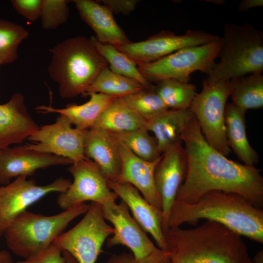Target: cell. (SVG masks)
<instances>
[{
    "label": "cell",
    "instance_id": "1",
    "mask_svg": "<svg viewBox=\"0 0 263 263\" xmlns=\"http://www.w3.org/2000/svg\"><path fill=\"white\" fill-rule=\"evenodd\" d=\"M181 139L187 170L175 201L194 203L208 192L222 191L239 194L261 209L263 177L259 169L230 160L211 147L195 116L184 130Z\"/></svg>",
    "mask_w": 263,
    "mask_h": 263
},
{
    "label": "cell",
    "instance_id": "2",
    "mask_svg": "<svg viewBox=\"0 0 263 263\" xmlns=\"http://www.w3.org/2000/svg\"><path fill=\"white\" fill-rule=\"evenodd\" d=\"M163 234L168 263H255L242 236L215 222Z\"/></svg>",
    "mask_w": 263,
    "mask_h": 263
},
{
    "label": "cell",
    "instance_id": "3",
    "mask_svg": "<svg viewBox=\"0 0 263 263\" xmlns=\"http://www.w3.org/2000/svg\"><path fill=\"white\" fill-rule=\"evenodd\" d=\"M201 219L223 225L242 236L263 243V211L242 196L212 191L192 203L175 201L168 218V228L183 224L196 225Z\"/></svg>",
    "mask_w": 263,
    "mask_h": 263
},
{
    "label": "cell",
    "instance_id": "4",
    "mask_svg": "<svg viewBox=\"0 0 263 263\" xmlns=\"http://www.w3.org/2000/svg\"><path fill=\"white\" fill-rule=\"evenodd\" d=\"M48 72L58 85L60 96L71 98L83 95L101 70L108 64L85 36L68 38L51 50Z\"/></svg>",
    "mask_w": 263,
    "mask_h": 263
},
{
    "label": "cell",
    "instance_id": "5",
    "mask_svg": "<svg viewBox=\"0 0 263 263\" xmlns=\"http://www.w3.org/2000/svg\"><path fill=\"white\" fill-rule=\"evenodd\" d=\"M219 54L206 81H228L263 71V33L249 23H227Z\"/></svg>",
    "mask_w": 263,
    "mask_h": 263
},
{
    "label": "cell",
    "instance_id": "6",
    "mask_svg": "<svg viewBox=\"0 0 263 263\" xmlns=\"http://www.w3.org/2000/svg\"><path fill=\"white\" fill-rule=\"evenodd\" d=\"M89 204L82 203L61 212L45 216L27 210L19 215L5 230L8 249L26 259L49 247L68 225L88 210Z\"/></svg>",
    "mask_w": 263,
    "mask_h": 263
},
{
    "label": "cell",
    "instance_id": "7",
    "mask_svg": "<svg viewBox=\"0 0 263 263\" xmlns=\"http://www.w3.org/2000/svg\"><path fill=\"white\" fill-rule=\"evenodd\" d=\"M221 38L197 46L179 49L153 62L137 66L142 75L150 83L166 79L189 82L190 75L196 71L207 74L218 57Z\"/></svg>",
    "mask_w": 263,
    "mask_h": 263
},
{
    "label": "cell",
    "instance_id": "8",
    "mask_svg": "<svg viewBox=\"0 0 263 263\" xmlns=\"http://www.w3.org/2000/svg\"><path fill=\"white\" fill-rule=\"evenodd\" d=\"M231 93L230 81L207 82L197 94L189 109L207 142L225 156L231 152L226 136L225 109Z\"/></svg>",
    "mask_w": 263,
    "mask_h": 263
},
{
    "label": "cell",
    "instance_id": "9",
    "mask_svg": "<svg viewBox=\"0 0 263 263\" xmlns=\"http://www.w3.org/2000/svg\"><path fill=\"white\" fill-rule=\"evenodd\" d=\"M84 217L73 228L62 233L53 244L71 255L78 263H95L113 227L105 221L102 205L91 202Z\"/></svg>",
    "mask_w": 263,
    "mask_h": 263
},
{
    "label": "cell",
    "instance_id": "10",
    "mask_svg": "<svg viewBox=\"0 0 263 263\" xmlns=\"http://www.w3.org/2000/svg\"><path fill=\"white\" fill-rule=\"evenodd\" d=\"M68 171L73 182L65 191L60 193L56 200L63 210L88 201L104 205L118 197L109 188L107 179L94 161L87 159L74 162Z\"/></svg>",
    "mask_w": 263,
    "mask_h": 263
},
{
    "label": "cell",
    "instance_id": "11",
    "mask_svg": "<svg viewBox=\"0 0 263 263\" xmlns=\"http://www.w3.org/2000/svg\"><path fill=\"white\" fill-rule=\"evenodd\" d=\"M220 38L203 30H188L182 35L162 31L143 41H131L114 46L139 66L155 61L182 48L203 45Z\"/></svg>",
    "mask_w": 263,
    "mask_h": 263
},
{
    "label": "cell",
    "instance_id": "12",
    "mask_svg": "<svg viewBox=\"0 0 263 263\" xmlns=\"http://www.w3.org/2000/svg\"><path fill=\"white\" fill-rule=\"evenodd\" d=\"M71 183L69 179L59 177L49 184L39 186L33 179L19 176L0 186V236L28 207L49 193L65 191Z\"/></svg>",
    "mask_w": 263,
    "mask_h": 263
},
{
    "label": "cell",
    "instance_id": "13",
    "mask_svg": "<svg viewBox=\"0 0 263 263\" xmlns=\"http://www.w3.org/2000/svg\"><path fill=\"white\" fill-rule=\"evenodd\" d=\"M70 120L59 114L52 124L38 127L27 139V148L71 160L73 163L87 159L84 153L86 131L73 128Z\"/></svg>",
    "mask_w": 263,
    "mask_h": 263
},
{
    "label": "cell",
    "instance_id": "14",
    "mask_svg": "<svg viewBox=\"0 0 263 263\" xmlns=\"http://www.w3.org/2000/svg\"><path fill=\"white\" fill-rule=\"evenodd\" d=\"M102 208L104 219L113 225L114 230L113 236L107 239V247L126 246L137 259L146 257L157 248L132 217L123 201L119 204L115 201L102 205Z\"/></svg>",
    "mask_w": 263,
    "mask_h": 263
},
{
    "label": "cell",
    "instance_id": "15",
    "mask_svg": "<svg viewBox=\"0 0 263 263\" xmlns=\"http://www.w3.org/2000/svg\"><path fill=\"white\" fill-rule=\"evenodd\" d=\"M187 161L181 139L163 153L154 174L156 188L162 202V230L168 229V218L178 190L187 174Z\"/></svg>",
    "mask_w": 263,
    "mask_h": 263
},
{
    "label": "cell",
    "instance_id": "16",
    "mask_svg": "<svg viewBox=\"0 0 263 263\" xmlns=\"http://www.w3.org/2000/svg\"><path fill=\"white\" fill-rule=\"evenodd\" d=\"M69 159L29 149L25 146L0 150V184L6 185L13 178L33 175L40 169L72 164Z\"/></svg>",
    "mask_w": 263,
    "mask_h": 263
},
{
    "label": "cell",
    "instance_id": "17",
    "mask_svg": "<svg viewBox=\"0 0 263 263\" xmlns=\"http://www.w3.org/2000/svg\"><path fill=\"white\" fill-rule=\"evenodd\" d=\"M38 127L29 114L21 93H15L7 102L0 104V150L22 143Z\"/></svg>",
    "mask_w": 263,
    "mask_h": 263
},
{
    "label": "cell",
    "instance_id": "18",
    "mask_svg": "<svg viewBox=\"0 0 263 263\" xmlns=\"http://www.w3.org/2000/svg\"><path fill=\"white\" fill-rule=\"evenodd\" d=\"M108 185L127 205L141 228L152 236L158 248L164 251L165 242L162 226V211L150 205L129 183L108 181Z\"/></svg>",
    "mask_w": 263,
    "mask_h": 263
},
{
    "label": "cell",
    "instance_id": "19",
    "mask_svg": "<svg viewBox=\"0 0 263 263\" xmlns=\"http://www.w3.org/2000/svg\"><path fill=\"white\" fill-rule=\"evenodd\" d=\"M119 145L121 169L117 182L131 184L147 202L162 211V199L156 188L154 174L162 155L154 161H147L135 155L122 144L119 143Z\"/></svg>",
    "mask_w": 263,
    "mask_h": 263
},
{
    "label": "cell",
    "instance_id": "20",
    "mask_svg": "<svg viewBox=\"0 0 263 263\" xmlns=\"http://www.w3.org/2000/svg\"><path fill=\"white\" fill-rule=\"evenodd\" d=\"M84 153L98 165L108 181H117L121 169V153L118 142L110 132L95 127L87 130Z\"/></svg>",
    "mask_w": 263,
    "mask_h": 263
},
{
    "label": "cell",
    "instance_id": "21",
    "mask_svg": "<svg viewBox=\"0 0 263 263\" xmlns=\"http://www.w3.org/2000/svg\"><path fill=\"white\" fill-rule=\"evenodd\" d=\"M81 19L95 32L101 43L113 46L128 43L131 41L115 20L113 13L98 1L74 0Z\"/></svg>",
    "mask_w": 263,
    "mask_h": 263
},
{
    "label": "cell",
    "instance_id": "22",
    "mask_svg": "<svg viewBox=\"0 0 263 263\" xmlns=\"http://www.w3.org/2000/svg\"><path fill=\"white\" fill-rule=\"evenodd\" d=\"M90 100L81 105L70 104L63 108L41 105L36 108L38 112L57 113L65 116L75 128L83 131L93 128L104 111L115 98L100 93H91Z\"/></svg>",
    "mask_w": 263,
    "mask_h": 263
},
{
    "label": "cell",
    "instance_id": "23",
    "mask_svg": "<svg viewBox=\"0 0 263 263\" xmlns=\"http://www.w3.org/2000/svg\"><path fill=\"white\" fill-rule=\"evenodd\" d=\"M246 111L233 103L225 109V133L228 145L243 164L254 166L259 162V155L250 145L246 132Z\"/></svg>",
    "mask_w": 263,
    "mask_h": 263
},
{
    "label": "cell",
    "instance_id": "24",
    "mask_svg": "<svg viewBox=\"0 0 263 263\" xmlns=\"http://www.w3.org/2000/svg\"><path fill=\"white\" fill-rule=\"evenodd\" d=\"M194 117L188 109H169L147 121L146 128L154 134L162 154L181 139L182 132Z\"/></svg>",
    "mask_w": 263,
    "mask_h": 263
},
{
    "label": "cell",
    "instance_id": "25",
    "mask_svg": "<svg viewBox=\"0 0 263 263\" xmlns=\"http://www.w3.org/2000/svg\"><path fill=\"white\" fill-rule=\"evenodd\" d=\"M147 121L115 98L98 117L93 127L110 132H123L146 127Z\"/></svg>",
    "mask_w": 263,
    "mask_h": 263
},
{
    "label": "cell",
    "instance_id": "26",
    "mask_svg": "<svg viewBox=\"0 0 263 263\" xmlns=\"http://www.w3.org/2000/svg\"><path fill=\"white\" fill-rule=\"evenodd\" d=\"M255 73L230 79L232 102L247 111L263 107V75Z\"/></svg>",
    "mask_w": 263,
    "mask_h": 263
},
{
    "label": "cell",
    "instance_id": "27",
    "mask_svg": "<svg viewBox=\"0 0 263 263\" xmlns=\"http://www.w3.org/2000/svg\"><path fill=\"white\" fill-rule=\"evenodd\" d=\"M143 89L144 88L138 81L113 73L108 65L101 70L83 96L91 93H100L120 98Z\"/></svg>",
    "mask_w": 263,
    "mask_h": 263
},
{
    "label": "cell",
    "instance_id": "28",
    "mask_svg": "<svg viewBox=\"0 0 263 263\" xmlns=\"http://www.w3.org/2000/svg\"><path fill=\"white\" fill-rule=\"evenodd\" d=\"M90 38L98 53L109 65L112 72L137 80L146 90H154L155 86L142 75L137 66L126 54L113 45L101 43L94 36H92Z\"/></svg>",
    "mask_w": 263,
    "mask_h": 263
},
{
    "label": "cell",
    "instance_id": "29",
    "mask_svg": "<svg viewBox=\"0 0 263 263\" xmlns=\"http://www.w3.org/2000/svg\"><path fill=\"white\" fill-rule=\"evenodd\" d=\"M115 139L138 157L150 162L160 158L163 154L154 136L146 127L123 132H111Z\"/></svg>",
    "mask_w": 263,
    "mask_h": 263
},
{
    "label": "cell",
    "instance_id": "30",
    "mask_svg": "<svg viewBox=\"0 0 263 263\" xmlns=\"http://www.w3.org/2000/svg\"><path fill=\"white\" fill-rule=\"evenodd\" d=\"M154 91L169 109H188L197 94L194 84L175 79L161 80Z\"/></svg>",
    "mask_w": 263,
    "mask_h": 263
},
{
    "label": "cell",
    "instance_id": "31",
    "mask_svg": "<svg viewBox=\"0 0 263 263\" xmlns=\"http://www.w3.org/2000/svg\"><path fill=\"white\" fill-rule=\"evenodd\" d=\"M28 35L22 25L0 18V65L16 60L19 46Z\"/></svg>",
    "mask_w": 263,
    "mask_h": 263
},
{
    "label": "cell",
    "instance_id": "32",
    "mask_svg": "<svg viewBox=\"0 0 263 263\" xmlns=\"http://www.w3.org/2000/svg\"><path fill=\"white\" fill-rule=\"evenodd\" d=\"M120 99L147 121L169 109L154 90L144 89L126 95Z\"/></svg>",
    "mask_w": 263,
    "mask_h": 263
},
{
    "label": "cell",
    "instance_id": "33",
    "mask_svg": "<svg viewBox=\"0 0 263 263\" xmlns=\"http://www.w3.org/2000/svg\"><path fill=\"white\" fill-rule=\"evenodd\" d=\"M68 0H42L40 19L44 30L55 29L65 23L69 17Z\"/></svg>",
    "mask_w": 263,
    "mask_h": 263
},
{
    "label": "cell",
    "instance_id": "34",
    "mask_svg": "<svg viewBox=\"0 0 263 263\" xmlns=\"http://www.w3.org/2000/svg\"><path fill=\"white\" fill-rule=\"evenodd\" d=\"M106 263H168L164 251L158 248L146 257L136 259L132 253L122 252L113 255Z\"/></svg>",
    "mask_w": 263,
    "mask_h": 263
},
{
    "label": "cell",
    "instance_id": "35",
    "mask_svg": "<svg viewBox=\"0 0 263 263\" xmlns=\"http://www.w3.org/2000/svg\"><path fill=\"white\" fill-rule=\"evenodd\" d=\"M16 263H65L62 250L54 244Z\"/></svg>",
    "mask_w": 263,
    "mask_h": 263
},
{
    "label": "cell",
    "instance_id": "36",
    "mask_svg": "<svg viewBox=\"0 0 263 263\" xmlns=\"http://www.w3.org/2000/svg\"><path fill=\"white\" fill-rule=\"evenodd\" d=\"M11 3L16 11L32 22L40 18L42 0H12Z\"/></svg>",
    "mask_w": 263,
    "mask_h": 263
},
{
    "label": "cell",
    "instance_id": "37",
    "mask_svg": "<svg viewBox=\"0 0 263 263\" xmlns=\"http://www.w3.org/2000/svg\"><path fill=\"white\" fill-rule=\"evenodd\" d=\"M107 6L113 13L128 15L132 12L139 3L138 0H99Z\"/></svg>",
    "mask_w": 263,
    "mask_h": 263
},
{
    "label": "cell",
    "instance_id": "38",
    "mask_svg": "<svg viewBox=\"0 0 263 263\" xmlns=\"http://www.w3.org/2000/svg\"><path fill=\"white\" fill-rule=\"evenodd\" d=\"M263 5V0H243L239 3L238 10L241 12H244L252 8L261 7Z\"/></svg>",
    "mask_w": 263,
    "mask_h": 263
},
{
    "label": "cell",
    "instance_id": "39",
    "mask_svg": "<svg viewBox=\"0 0 263 263\" xmlns=\"http://www.w3.org/2000/svg\"><path fill=\"white\" fill-rule=\"evenodd\" d=\"M0 263H13L10 252L7 250L0 251Z\"/></svg>",
    "mask_w": 263,
    "mask_h": 263
},
{
    "label": "cell",
    "instance_id": "40",
    "mask_svg": "<svg viewBox=\"0 0 263 263\" xmlns=\"http://www.w3.org/2000/svg\"><path fill=\"white\" fill-rule=\"evenodd\" d=\"M63 256L65 260V263H77L76 260L69 253L64 252Z\"/></svg>",
    "mask_w": 263,
    "mask_h": 263
}]
</instances>
